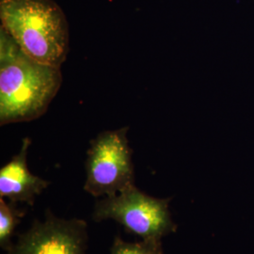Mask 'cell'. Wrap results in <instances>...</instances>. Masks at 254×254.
Instances as JSON below:
<instances>
[{
    "instance_id": "1",
    "label": "cell",
    "mask_w": 254,
    "mask_h": 254,
    "mask_svg": "<svg viewBox=\"0 0 254 254\" xmlns=\"http://www.w3.org/2000/svg\"><path fill=\"white\" fill-rule=\"evenodd\" d=\"M62 83L61 67L34 61L0 27L1 126L43 116Z\"/></svg>"
},
{
    "instance_id": "2",
    "label": "cell",
    "mask_w": 254,
    "mask_h": 254,
    "mask_svg": "<svg viewBox=\"0 0 254 254\" xmlns=\"http://www.w3.org/2000/svg\"><path fill=\"white\" fill-rule=\"evenodd\" d=\"M1 27L38 63L61 67L69 51V24L54 0H0Z\"/></svg>"
},
{
    "instance_id": "3",
    "label": "cell",
    "mask_w": 254,
    "mask_h": 254,
    "mask_svg": "<svg viewBox=\"0 0 254 254\" xmlns=\"http://www.w3.org/2000/svg\"><path fill=\"white\" fill-rule=\"evenodd\" d=\"M170 200L149 196L134 185L115 196L97 200L92 219H112L142 240L161 241L177 230L169 209Z\"/></svg>"
},
{
    "instance_id": "4",
    "label": "cell",
    "mask_w": 254,
    "mask_h": 254,
    "mask_svg": "<svg viewBox=\"0 0 254 254\" xmlns=\"http://www.w3.org/2000/svg\"><path fill=\"white\" fill-rule=\"evenodd\" d=\"M128 127L104 131L91 141L87 152L84 190L91 196L111 197L135 185Z\"/></svg>"
},
{
    "instance_id": "5",
    "label": "cell",
    "mask_w": 254,
    "mask_h": 254,
    "mask_svg": "<svg viewBox=\"0 0 254 254\" xmlns=\"http://www.w3.org/2000/svg\"><path fill=\"white\" fill-rule=\"evenodd\" d=\"M88 240L83 219L57 218L48 209L46 220H34L6 254H86Z\"/></svg>"
},
{
    "instance_id": "6",
    "label": "cell",
    "mask_w": 254,
    "mask_h": 254,
    "mask_svg": "<svg viewBox=\"0 0 254 254\" xmlns=\"http://www.w3.org/2000/svg\"><path fill=\"white\" fill-rule=\"evenodd\" d=\"M31 140L25 137L18 154L0 170V198L12 202L34 205L37 196L48 188L50 183L29 172L27 152Z\"/></svg>"
},
{
    "instance_id": "7",
    "label": "cell",
    "mask_w": 254,
    "mask_h": 254,
    "mask_svg": "<svg viewBox=\"0 0 254 254\" xmlns=\"http://www.w3.org/2000/svg\"><path fill=\"white\" fill-rule=\"evenodd\" d=\"M25 215L26 210L19 209L16 202H7L0 198V247L5 252H9L14 244L12 236Z\"/></svg>"
},
{
    "instance_id": "8",
    "label": "cell",
    "mask_w": 254,
    "mask_h": 254,
    "mask_svg": "<svg viewBox=\"0 0 254 254\" xmlns=\"http://www.w3.org/2000/svg\"><path fill=\"white\" fill-rule=\"evenodd\" d=\"M110 254H164L161 241L141 240L140 242H127L116 236Z\"/></svg>"
}]
</instances>
